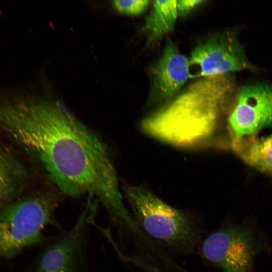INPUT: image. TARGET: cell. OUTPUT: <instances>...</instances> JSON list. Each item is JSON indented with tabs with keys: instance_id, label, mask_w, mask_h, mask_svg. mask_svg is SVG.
Here are the masks:
<instances>
[{
	"instance_id": "cell-12",
	"label": "cell",
	"mask_w": 272,
	"mask_h": 272,
	"mask_svg": "<svg viewBox=\"0 0 272 272\" xmlns=\"http://www.w3.org/2000/svg\"><path fill=\"white\" fill-rule=\"evenodd\" d=\"M233 148L248 164L272 174V134L258 139L253 136L233 141Z\"/></svg>"
},
{
	"instance_id": "cell-8",
	"label": "cell",
	"mask_w": 272,
	"mask_h": 272,
	"mask_svg": "<svg viewBox=\"0 0 272 272\" xmlns=\"http://www.w3.org/2000/svg\"><path fill=\"white\" fill-rule=\"evenodd\" d=\"M149 101L167 102L175 97L190 78L189 60L168 39L159 58L151 69Z\"/></svg>"
},
{
	"instance_id": "cell-3",
	"label": "cell",
	"mask_w": 272,
	"mask_h": 272,
	"mask_svg": "<svg viewBox=\"0 0 272 272\" xmlns=\"http://www.w3.org/2000/svg\"><path fill=\"white\" fill-rule=\"evenodd\" d=\"M124 191L136 220L152 238L179 249L189 248L195 244L196 229L183 212L143 187L127 186Z\"/></svg>"
},
{
	"instance_id": "cell-10",
	"label": "cell",
	"mask_w": 272,
	"mask_h": 272,
	"mask_svg": "<svg viewBox=\"0 0 272 272\" xmlns=\"http://www.w3.org/2000/svg\"><path fill=\"white\" fill-rule=\"evenodd\" d=\"M27 179L26 169L13 153L0 145V206L22 189Z\"/></svg>"
},
{
	"instance_id": "cell-13",
	"label": "cell",
	"mask_w": 272,
	"mask_h": 272,
	"mask_svg": "<svg viewBox=\"0 0 272 272\" xmlns=\"http://www.w3.org/2000/svg\"><path fill=\"white\" fill-rule=\"evenodd\" d=\"M148 0H115L111 2L113 9L120 14L135 16L146 11L150 5Z\"/></svg>"
},
{
	"instance_id": "cell-2",
	"label": "cell",
	"mask_w": 272,
	"mask_h": 272,
	"mask_svg": "<svg viewBox=\"0 0 272 272\" xmlns=\"http://www.w3.org/2000/svg\"><path fill=\"white\" fill-rule=\"evenodd\" d=\"M230 75L198 78L142 122L144 131L164 142L189 146L213 133L233 93Z\"/></svg>"
},
{
	"instance_id": "cell-14",
	"label": "cell",
	"mask_w": 272,
	"mask_h": 272,
	"mask_svg": "<svg viewBox=\"0 0 272 272\" xmlns=\"http://www.w3.org/2000/svg\"><path fill=\"white\" fill-rule=\"evenodd\" d=\"M202 2L203 1L202 0L177 1V8L178 14L186 13Z\"/></svg>"
},
{
	"instance_id": "cell-11",
	"label": "cell",
	"mask_w": 272,
	"mask_h": 272,
	"mask_svg": "<svg viewBox=\"0 0 272 272\" xmlns=\"http://www.w3.org/2000/svg\"><path fill=\"white\" fill-rule=\"evenodd\" d=\"M178 14L176 0L153 1L144 26L148 42H155L171 32Z\"/></svg>"
},
{
	"instance_id": "cell-1",
	"label": "cell",
	"mask_w": 272,
	"mask_h": 272,
	"mask_svg": "<svg viewBox=\"0 0 272 272\" xmlns=\"http://www.w3.org/2000/svg\"><path fill=\"white\" fill-rule=\"evenodd\" d=\"M0 128L33 153L65 193L97 196L124 224V205L106 146L59 102L0 92Z\"/></svg>"
},
{
	"instance_id": "cell-7",
	"label": "cell",
	"mask_w": 272,
	"mask_h": 272,
	"mask_svg": "<svg viewBox=\"0 0 272 272\" xmlns=\"http://www.w3.org/2000/svg\"><path fill=\"white\" fill-rule=\"evenodd\" d=\"M234 141L253 136L272 125V85H244L237 92L228 117Z\"/></svg>"
},
{
	"instance_id": "cell-4",
	"label": "cell",
	"mask_w": 272,
	"mask_h": 272,
	"mask_svg": "<svg viewBox=\"0 0 272 272\" xmlns=\"http://www.w3.org/2000/svg\"><path fill=\"white\" fill-rule=\"evenodd\" d=\"M56 201L41 194L11 203L0 212V257H11L43 239L42 230L54 224Z\"/></svg>"
},
{
	"instance_id": "cell-5",
	"label": "cell",
	"mask_w": 272,
	"mask_h": 272,
	"mask_svg": "<svg viewBox=\"0 0 272 272\" xmlns=\"http://www.w3.org/2000/svg\"><path fill=\"white\" fill-rule=\"evenodd\" d=\"M190 78L230 75L256 68L249 61L236 32L212 35L196 45L189 57Z\"/></svg>"
},
{
	"instance_id": "cell-9",
	"label": "cell",
	"mask_w": 272,
	"mask_h": 272,
	"mask_svg": "<svg viewBox=\"0 0 272 272\" xmlns=\"http://www.w3.org/2000/svg\"><path fill=\"white\" fill-rule=\"evenodd\" d=\"M78 236L74 231L48 248L41 257L37 272H72L80 247Z\"/></svg>"
},
{
	"instance_id": "cell-6",
	"label": "cell",
	"mask_w": 272,
	"mask_h": 272,
	"mask_svg": "<svg viewBox=\"0 0 272 272\" xmlns=\"http://www.w3.org/2000/svg\"><path fill=\"white\" fill-rule=\"evenodd\" d=\"M255 251L252 229L236 225H227L213 232L201 247L205 259L225 272H250Z\"/></svg>"
}]
</instances>
